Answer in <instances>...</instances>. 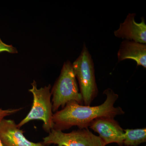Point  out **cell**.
Returning a JSON list of instances; mask_svg holds the SVG:
<instances>
[{
    "mask_svg": "<svg viewBox=\"0 0 146 146\" xmlns=\"http://www.w3.org/2000/svg\"><path fill=\"white\" fill-rule=\"evenodd\" d=\"M72 66L78 80L83 104L85 106H90L97 97L98 91L94 62L84 44L80 55L73 63Z\"/></svg>",
    "mask_w": 146,
    "mask_h": 146,
    "instance_id": "cell-3",
    "label": "cell"
},
{
    "mask_svg": "<svg viewBox=\"0 0 146 146\" xmlns=\"http://www.w3.org/2000/svg\"><path fill=\"white\" fill-rule=\"evenodd\" d=\"M13 120L3 119L0 123V140L3 146H46L43 143H33L24 136Z\"/></svg>",
    "mask_w": 146,
    "mask_h": 146,
    "instance_id": "cell-7",
    "label": "cell"
},
{
    "mask_svg": "<svg viewBox=\"0 0 146 146\" xmlns=\"http://www.w3.org/2000/svg\"><path fill=\"white\" fill-rule=\"evenodd\" d=\"M21 109L22 108L3 110L1 108H0V123L5 117L16 113L18 111H20ZM0 146H3L1 142V140H0Z\"/></svg>",
    "mask_w": 146,
    "mask_h": 146,
    "instance_id": "cell-11",
    "label": "cell"
},
{
    "mask_svg": "<svg viewBox=\"0 0 146 146\" xmlns=\"http://www.w3.org/2000/svg\"><path fill=\"white\" fill-rule=\"evenodd\" d=\"M51 93L52 95L53 112H56L60 107L63 108L69 102L74 101L80 105L83 104L72 64L70 61L64 63Z\"/></svg>",
    "mask_w": 146,
    "mask_h": 146,
    "instance_id": "cell-2",
    "label": "cell"
},
{
    "mask_svg": "<svg viewBox=\"0 0 146 146\" xmlns=\"http://www.w3.org/2000/svg\"><path fill=\"white\" fill-rule=\"evenodd\" d=\"M135 13H129L124 22L120 24L119 28L114 32L115 36L128 41L146 44V25L145 18H141L140 23L135 21Z\"/></svg>",
    "mask_w": 146,
    "mask_h": 146,
    "instance_id": "cell-8",
    "label": "cell"
},
{
    "mask_svg": "<svg viewBox=\"0 0 146 146\" xmlns=\"http://www.w3.org/2000/svg\"><path fill=\"white\" fill-rule=\"evenodd\" d=\"M45 146L54 144L57 146H106L100 137L89 128L79 129L70 133H64L52 129L49 135L43 138Z\"/></svg>",
    "mask_w": 146,
    "mask_h": 146,
    "instance_id": "cell-5",
    "label": "cell"
},
{
    "mask_svg": "<svg viewBox=\"0 0 146 146\" xmlns=\"http://www.w3.org/2000/svg\"><path fill=\"white\" fill-rule=\"evenodd\" d=\"M7 52L11 54L18 53L17 49L11 45H8L4 43L0 38V52Z\"/></svg>",
    "mask_w": 146,
    "mask_h": 146,
    "instance_id": "cell-12",
    "label": "cell"
},
{
    "mask_svg": "<svg viewBox=\"0 0 146 146\" xmlns=\"http://www.w3.org/2000/svg\"><path fill=\"white\" fill-rule=\"evenodd\" d=\"M118 61L131 59L135 60L137 66L146 68V45L125 40L123 41L117 54Z\"/></svg>",
    "mask_w": 146,
    "mask_h": 146,
    "instance_id": "cell-9",
    "label": "cell"
},
{
    "mask_svg": "<svg viewBox=\"0 0 146 146\" xmlns=\"http://www.w3.org/2000/svg\"><path fill=\"white\" fill-rule=\"evenodd\" d=\"M146 142V129H124L123 145L125 146H138Z\"/></svg>",
    "mask_w": 146,
    "mask_h": 146,
    "instance_id": "cell-10",
    "label": "cell"
},
{
    "mask_svg": "<svg viewBox=\"0 0 146 146\" xmlns=\"http://www.w3.org/2000/svg\"><path fill=\"white\" fill-rule=\"evenodd\" d=\"M31 85L32 88L29 90L33 96L31 109L25 118L17 125V127L20 128L32 120H41L43 121V129L49 133L54 127L53 114L51 102L52 94L50 91L51 86L49 84L38 89L35 81H33Z\"/></svg>",
    "mask_w": 146,
    "mask_h": 146,
    "instance_id": "cell-4",
    "label": "cell"
},
{
    "mask_svg": "<svg viewBox=\"0 0 146 146\" xmlns=\"http://www.w3.org/2000/svg\"><path fill=\"white\" fill-rule=\"evenodd\" d=\"M89 128L99 134L106 146L111 143H116L119 146L123 145L124 129L115 118H97L92 121Z\"/></svg>",
    "mask_w": 146,
    "mask_h": 146,
    "instance_id": "cell-6",
    "label": "cell"
},
{
    "mask_svg": "<svg viewBox=\"0 0 146 146\" xmlns=\"http://www.w3.org/2000/svg\"><path fill=\"white\" fill-rule=\"evenodd\" d=\"M103 94L106 99L97 106H83L74 101L68 102L63 109L53 114V129L62 131L73 126L80 129L89 128L92 121L97 118H115L125 114L121 108L114 106L119 98L118 94L110 88L105 90Z\"/></svg>",
    "mask_w": 146,
    "mask_h": 146,
    "instance_id": "cell-1",
    "label": "cell"
},
{
    "mask_svg": "<svg viewBox=\"0 0 146 146\" xmlns=\"http://www.w3.org/2000/svg\"></svg>",
    "mask_w": 146,
    "mask_h": 146,
    "instance_id": "cell-13",
    "label": "cell"
}]
</instances>
